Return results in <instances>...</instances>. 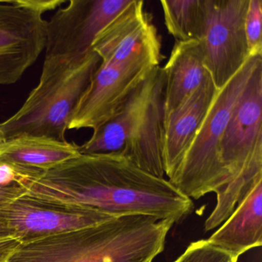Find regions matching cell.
<instances>
[{"label": "cell", "instance_id": "cell-1", "mask_svg": "<svg viewBox=\"0 0 262 262\" xmlns=\"http://www.w3.org/2000/svg\"><path fill=\"white\" fill-rule=\"evenodd\" d=\"M19 184L32 199L116 216L144 214L178 223L194 207L169 181L143 171L120 152L79 154L33 171Z\"/></svg>", "mask_w": 262, "mask_h": 262}, {"label": "cell", "instance_id": "cell-2", "mask_svg": "<svg viewBox=\"0 0 262 262\" xmlns=\"http://www.w3.org/2000/svg\"><path fill=\"white\" fill-rule=\"evenodd\" d=\"M174 222L144 214L21 242L7 262H152Z\"/></svg>", "mask_w": 262, "mask_h": 262}, {"label": "cell", "instance_id": "cell-3", "mask_svg": "<svg viewBox=\"0 0 262 262\" xmlns=\"http://www.w3.org/2000/svg\"><path fill=\"white\" fill-rule=\"evenodd\" d=\"M221 160L228 178L205 222V231L221 226L254 185L262 180V60L251 73L222 136Z\"/></svg>", "mask_w": 262, "mask_h": 262}, {"label": "cell", "instance_id": "cell-4", "mask_svg": "<svg viewBox=\"0 0 262 262\" xmlns=\"http://www.w3.org/2000/svg\"><path fill=\"white\" fill-rule=\"evenodd\" d=\"M262 56H249L243 67L217 91L199 131L170 182L190 199L220 194L228 184L220 145L236 102Z\"/></svg>", "mask_w": 262, "mask_h": 262}, {"label": "cell", "instance_id": "cell-5", "mask_svg": "<svg viewBox=\"0 0 262 262\" xmlns=\"http://www.w3.org/2000/svg\"><path fill=\"white\" fill-rule=\"evenodd\" d=\"M100 62L93 52L78 67L39 79L21 108L0 123V140L32 136L67 141L73 112Z\"/></svg>", "mask_w": 262, "mask_h": 262}, {"label": "cell", "instance_id": "cell-6", "mask_svg": "<svg viewBox=\"0 0 262 262\" xmlns=\"http://www.w3.org/2000/svg\"><path fill=\"white\" fill-rule=\"evenodd\" d=\"M133 0H70L47 21L40 79L80 65L93 53L99 33Z\"/></svg>", "mask_w": 262, "mask_h": 262}, {"label": "cell", "instance_id": "cell-7", "mask_svg": "<svg viewBox=\"0 0 262 262\" xmlns=\"http://www.w3.org/2000/svg\"><path fill=\"white\" fill-rule=\"evenodd\" d=\"M249 0H205L199 39L205 67L221 90L249 58L245 19Z\"/></svg>", "mask_w": 262, "mask_h": 262}, {"label": "cell", "instance_id": "cell-8", "mask_svg": "<svg viewBox=\"0 0 262 262\" xmlns=\"http://www.w3.org/2000/svg\"><path fill=\"white\" fill-rule=\"evenodd\" d=\"M142 0H133L96 37L93 51L103 63L159 67L161 39Z\"/></svg>", "mask_w": 262, "mask_h": 262}, {"label": "cell", "instance_id": "cell-9", "mask_svg": "<svg viewBox=\"0 0 262 262\" xmlns=\"http://www.w3.org/2000/svg\"><path fill=\"white\" fill-rule=\"evenodd\" d=\"M0 217L12 236L24 242L94 226L120 216L42 202L23 194L3 205Z\"/></svg>", "mask_w": 262, "mask_h": 262}, {"label": "cell", "instance_id": "cell-10", "mask_svg": "<svg viewBox=\"0 0 262 262\" xmlns=\"http://www.w3.org/2000/svg\"><path fill=\"white\" fill-rule=\"evenodd\" d=\"M19 0H0V85L20 80L45 50L47 21Z\"/></svg>", "mask_w": 262, "mask_h": 262}, {"label": "cell", "instance_id": "cell-11", "mask_svg": "<svg viewBox=\"0 0 262 262\" xmlns=\"http://www.w3.org/2000/svg\"><path fill=\"white\" fill-rule=\"evenodd\" d=\"M156 67L101 62L69 122L68 129L95 130L110 119Z\"/></svg>", "mask_w": 262, "mask_h": 262}, {"label": "cell", "instance_id": "cell-12", "mask_svg": "<svg viewBox=\"0 0 262 262\" xmlns=\"http://www.w3.org/2000/svg\"><path fill=\"white\" fill-rule=\"evenodd\" d=\"M217 91L208 75L192 94L164 118L163 165L168 179L185 157Z\"/></svg>", "mask_w": 262, "mask_h": 262}, {"label": "cell", "instance_id": "cell-13", "mask_svg": "<svg viewBox=\"0 0 262 262\" xmlns=\"http://www.w3.org/2000/svg\"><path fill=\"white\" fill-rule=\"evenodd\" d=\"M164 81L159 70L145 113L120 152L141 169L164 178Z\"/></svg>", "mask_w": 262, "mask_h": 262}, {"label": "cell", "instance_id": "cell-14", "mask_svg": "<svg viewBox=\"0 0 262 262\" xmlns=\"http://www.w3.org/2000/svg\"><path fill=\"white\" fill-rule=\"evenodd\" d=\"M159 70V67L153 69L119 110L105 123L93 130L88 141L78 145L80 154L118 152L123 148L145 113Z\"/></svg>", "mask_w": 262, "mask_h": 262}, {"label": "cell", "instance_id": "cell-15", "mask_svg": "<svg viewBox=\"0 0 262 262\" xmlns=\"http://www.w3.org/2000/svg\"><path fill=\"white\" fill-rule=\"evenodd\" d=\"M233 261L262 244V180L257 182L232 214L207 239Z\"/></svg>", "mask_w": 262, "mask_h": 262}, {"label": "cell", "instance_id": "cell-16", "mask_svg": "<svg viewBox=\"0 0 262 262\" xmlns=\"http://www.w3.org/2000/svg\"><path fill=\"white\" fill-rule=\"evenodd\" d=\"M162 70L165 81L164 118L192 94L209 75L197 39L176 41Z\"/></svg>", "mask_w": 262, "mask_h": 262}, {"label": "cell", "instance_id": "cell-17", "mask_svg": "<svg viewBox=\"0 0 262 262\" xmlns=\"http://www.w3.org/2000/svg\"><path fill=\"white\" fill-rule=\"evenodd\" d=\"M79 154L76 144L51 138L23 136L0 140V162L19 171L46 170Z\"/></svg>", "mask_w": 262, "mask_h": 262}, {"label": "cell", "instance_id": "cell-18", "mask_svg": "<svg viewBox=\"0 0 262 262\" xmlns=\"http://www.w3.org/2000/svg\"><path fill=\"white\" fill-rule=\"evenodd\" d=\"M164 20L176 41L199 40L205 21V0H162Z\"/></svg>", "mask_w": 262, "mask_h": 262}, {"label": "cell", "instance_id": "cell-19", "mask_svg": "<svg viewBox=\"0 0 262 262\" xmlns=\"http://www.w3.org/2000/svg\"><path fill=\"white\" fill-rule=\"evenodd\" d=\"M261 21V0H249L245 19L249 56H262Z\"/></svg>", "mask_w": 262, "mask_h": 262}, {"label": "cell", "instance_id": "cell-20", "mask_svg": "<svg viewBox=\"0 0 262 262\" xmlns=\"http://www.w3.org/2000/svg\"><path fill=\"white\" fill-rule=\"evenodd\" d=\"M174 262H234L229 254L207 240L191 242Z\"/></svg>", "mask_w": 262, "mask_h": 262}, {"label": "cell", "instance_id": "cell-21", "mask_svg": "<svg viewBox=\"0 0 262 262\" xmlns=\"http://www.w3.org/2000/svg\"><path fill=\"white\" fill-rule=\"evenodd\" d=\"M26 189L17 182H13L10 185L0 186V208L7 202L25 194ZM13 237L6 225L4 221L0 217V239Z\"/></svg>", "mask_w": 262, "mask_h": 262}, {"label": "cell", "instance_id": "cell-22", "mask_svg": "<svg viewBox=\"0 0 262 262\" xmlns=\"http://www.w3.org/2000/svg\"><path fill=\"white\" fill-rule=\"evenodd\" d=\"M19 4L30 10L43 15L51 10H56L66 4V0H19Z\"/></svg>", "mask_w": 262, "mask_h": 262}, {"label": "cell", "instance_id": "cell-23", "mask_svg": "<svg viewBox=\"0 0 262 262\" xmlns=\"http://www.w3.org/2000/svg\"><path fill=\"white\" fill-rule=\"evenodd\" d=\"M19 174L13 165L0 162V186L10 185L13 182L19 183Z\"/></svg>", "mask_w": 262, "mask_h": 262}, {"label": "cell", "instance_id": "cell-24", "mask_svg": "<svg viewBox=\"0 0 262 262\" xmlns=\"http://www.w3.org/2000/svg\"><path fill=\"white\" fill-rule=\"evenodd\" d=\"M17 237H9L0 239V262L7 261L10 254L20 245Z\"/></svg>", "mask_w": 262, "mask_h": 262}, {"label": "cell", "instance_id": "cell-25", "mask_svg": "<svg viewBox=\"0 0 262 262\" xmlns=\"http://www.w3.org/2000/svg\"><path fill=\"white\" fill-rule=\"evenodd\" d=\"M5 262H7V261H5Z\"/></svg>", "mask_w": 262, "mask_h": 262}]
</instances>
